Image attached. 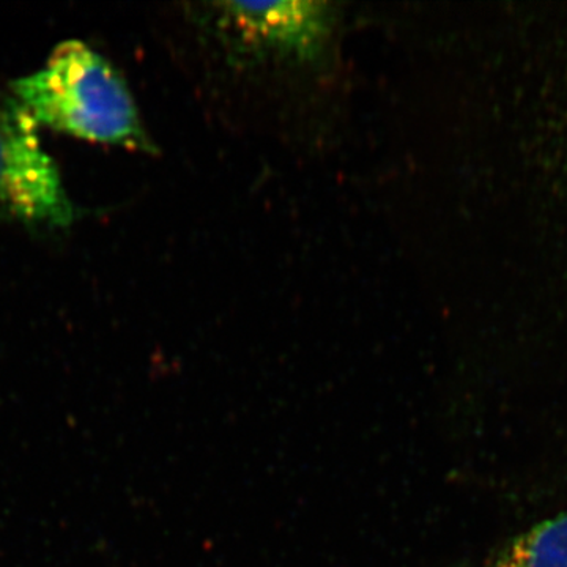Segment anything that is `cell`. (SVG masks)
<instances>
[{"mask_svg": "<svg viewBox=\"0 0 567 567\" xmlns=\"http://www.w3.org/2000/svg\"><path fill=\"white\" fill-rule=\"evenodd\" d=\"M11 91L39 125L130 151H156L121 73L81 41L55 48L43 69L14 81Z\"/></svg>", "mask_w": 567, "mask_h": 567, "instance_id": "obj_1", "label": "cell"}, {"mask_svg": "<svg viewBox=\"0 0 567 567\" xmlns=\"http://www.w3.org/2000/svg\"><path fill=\"white\" fill-rule=\"evenodd\" d=\"M208 22L227 50L249 61H319L333 37L336 11L328 2H219Z\"/></svg>", "mask_w": 567, "mask_h": 567, "instance_id": "obj_2", "label": "cell"}, {"mask_svg": "<svg viewBox=\"0 0 567 567\" xmlns=\"http://www.w3.org/2000/svg\"><path fill=\"white\" fill-rule=\"evenodd\" d=\"M0 219L47 227L74 219L58 166L41 147L39 123L17 99H0Z\"/></svg>", "mask_w": 567, "mask_h": 567, "instance_id": "obj_3", "label": "cell"}, {"mask_svg": "<svg viewBox=\"0 0 567 567\" xmlns=\"http://www.w3.org/2000/svg\"><path fill=\"white\" fill-rule=\"evenodd\" d=\"M483 567H567V511L506 540Z\"/></svg>", "mask_w": 567, "mask_h": 567, "instance_id": "obj_4", "label": "cell"}]
</instances>
